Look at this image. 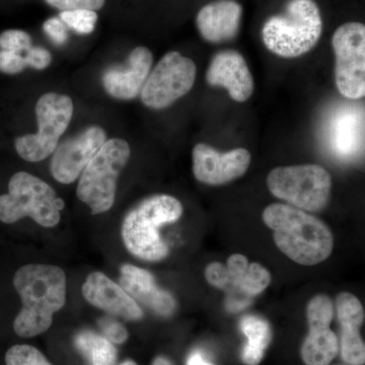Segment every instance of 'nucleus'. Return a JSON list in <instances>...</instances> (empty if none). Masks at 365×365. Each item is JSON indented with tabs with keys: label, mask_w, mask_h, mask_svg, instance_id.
Returning <instances> with one entry per match:
<instances>
[{
	"label": "nucleus",
	"mask_w": 365,
	"mask_h": 365,
	"mask_svg": "<svg viewBox=\"0 0 365 365\" xmlns=\"http://www.w3.org/2000/svg\"><path fill=\"white\" fill-rule=\"evenodd\" d=\"M26 66H31L37 71H43L51 64L52 55L42 47H31L26 51L25 57Z\"/></svg>",
	"instance_id": "nucleus-32"
},
{
	"label": "nucleus",
	"mask_w": 365,
	"mask_h": 365,
	"mask_svg": "<svg viewBox=\"0 0 365 365\" xmlns=\"http://www.w3.org/2000/svg\"><path fill=\"white\" fill-rule=\"evenodd\" d=\"M270 282L271 274L267 269L259 263H251L237 284L247 294L258 295L269 287Z\"/></svg>",
	"instance_id": "nucleus-23"
},
{
	"label": "nucleus",
	"mask_w": 365,
	"mask_h": 365,
	"mask_svg": "<svg viewBox=\"0 0 365 365\" xmlns=\"http://www.w3.org/2000/svg\"><path fill=\"white\" fill-rule=\"evenodd\" d=\"M151 365H173V364L170 361V359H167V357L158 356L155 357V360H153V364Z\"/></svg>",
	"instance_id": "nucleus-35"
},
{
	"label": "nucleus",
	"mask_w": 365,
	"mask_h": 365,
	"mask_svg": "<svg viewBox=\"0 0 365 365\" xmlns=\"http://www.w3.org/2000/svg\"><path fill=\"white\" fill-rule=\"evenodd\" d=\"M335 83L340 95L359 100L365 95V26L359 21L343 24L334 33Z\"/></svg>",
	"instance_id": "nucleus-9"
},
{
	"label": "nucleus",
	"mask_w": 365,
	"mask_h": 365,
	"mask_svg": "<svg viewBox=\"0 0 365 365\" xmlns=\"http://www.w3.org/2000/svg\"><path fill=\"white\" fill-rule=\"evenodd\" d=\"M262 217L273 230L277 248L295 263L314 266L332 254L334 237L330 228L306 211L274 203L264 209Z\"/></svg>",
	"instance_id": "nucleus-2"
},
{
	"label": "nucleus",
	"mask_w": 365,
	"mask_h": 365,
	"mask_svg": "<svg viewBox=\"0 0 365 365\" xmlns=\"http://www.w3.org/2000/svg\"><path fill=\"white\" fill-rule=\"evenodd\" d=\"M196 74L193 60L179 52L167 53L146 79L140 93L141 101L153 110L170 107L192 90Z\"/></svg>",
	"instance_id": "nucleus-10"
},
{
	"label": "nucleus",
	"mask_w": 365,
	"mask_h": 365,
	"mask_svg": "<svg viewBox=\"0 0 365 365\" xmlns=\"http://www.w3.org/2000/svg\"><path fill=\"white\" fill-rule=\"evenodd\" d=\"M241 329L248 338V342L242 350V362L247 365H258L272 340L270 325L260 317L247 316L242 319Z\"/></svg>",
	"instance_id": "nucleus-21"
},
{
	"label": "nucleus",
	"mask_w": 365,
	"mask_h": 365,
	"mask_svg": "<svg viewBox=\"0 0 365 365\" xmlns=\"http://www.w3.org/2000/svg\"><path fill=\"white\" fill-rule=\"evenodd\" d=\"M106 141L104 129L91 126L58 144L50 163L52 176L61 184H71L78 179Z\"/></svg>",
	"instance_id": "nucleus-12"
},
{
	"label": "nucleus",
	"mask_w": 365,
	"mask_h": 365,
	"mask_svg": "<svg viewBox=\"0 0 365 365\" xmlns=\"http://www.w3.org/2000/svg\"><path fill=\"white\" fill-rule=\"evenodd\" d=\"M25 57L19 53L0 50V71L6 74L21 73L26 68Z\"/></svg>",
	"instance_id": "nucleus-29"
},
{
	"label": "nucleus",
	"mask_w": 365,
	"mask_h": 365,
	"mask_svg": "<svg viewBox=\"0 0 365 365\" xmlns=\"http://www.w3.org/2000/svg\"><path fill=\"white\" fill-rule=\"evenodd\" d=\"M153 56L146 47L132 50L124 64L110 66L103 74L105 91L117 100H133L140 95L150 76Z\"/></svg>",
	"instance_id": "nucleus-15"
},
{
	"label": "nucleus",
	"mask_w": 365,
	"mask_h": 365,
	"mask_svg": "<svg viewBox=\"0 0 365 365\" xmlns=\"http://www.w3.org/2000/svg\"><path fill=\"white\" fill-rule=\"evenodd\" d=\"M322 33L323 19L314 0H288L283 13L264 24L262 40L278 57L297 58L318 44Z\"/></svg>",
	"instance_id": "nucleus-3"
},
{
	"label": "nucleus",
	"mask_w": 365,
	"mask_h": 365,
	"mask_svg": "<svg viewBox=\"0 0 365 365\" xmlns=\"http://www.w3.org/2000/svg\"><path fill=\"white\" fill-rule=\"evenodd\" d=\"M119 365H138L136 364L135 361H133V360H125L124 362H122V364H120Z\"/></svg>",
	"instance_id": "nucleus-36"
},
{
	"label": "nucleus",
	"mask_w": 365,
	"mask_h": 365,
	"mask_svg": "<svg viewBox=\"0 0 365 365\" xmlns=\"http://www.w3.org/2000/svg\"><path fill=\"white\" fill-rule=\"evenodd\" d=\"M32 47V39L28 33L21 30H7L0 35V48L14 53L28 51Z\"/></svg>",
	"instance_id": "nucleus-26"
},
{
	"label": "nucleus",
	"mask_w": 365,
	"mask_h": 365,
	"mask_svg": "<svg viewBox=\"0 0 365 365\" xmlns=\"http://www.w3.org/2000/svg\"><path fill=\"white\" fill-rule=\"evenodd\" d=\"M326 143L336 158L352 160L364 155V108L343 106L327 123Z\"/></svg>",
	"instance_id": "nucleus-14"
},
{
	"label": "nucleus",
	"mask_w": 365,
	"mask_h": 365,
	"mask_svg": "<svg viewBox=\"0 0 365 365\" xmlns=\"http://www.w3.org/2000/svg\"><path fill=\"white\" fill-rule=\"evenodd\" d=\"M249 267V261L244 255L234 254L228 258L227 260V272L230 275V280L239 283L242 276L246 274Z\"/></svg>",
	"instance_id": "nucleus-33"
},
{
	"label": "nucleus",
	"mask_w": 365,
	"mask_h": 365,
	"mask_svg": "<svg viewBox=\"0 0 365 365\" xmlns=\"http://www.w3.org/2000/svg\"><path fill=\"white\" fill-rule=\"evenodd\" d=\"M43 30L55 45H63L68 39L66 24L59 18H51L46 21Z\"/></svg>",
	"instance_id": "nucleus-30"
},
{
	"label": "nucleus",
	"mask_w": 365,
	"mask_h": 365,
	"mask_svg": "<svg viewBox=\"0 0 365 365\" xmlns=\"http://www.w3.org/2000/svg\"><path fill=\"white\" fill-rule=\"evenodd\" d=\"M73 102L68 96L48 93L38 100L36 116L38 132L18 137L16 153L23 160L39 163L54 153L73 116Z\"/></svg>",
	"instance_id": "nucleus-8"
},
{
	"label": "nucleus",
	"mask_w": 365,
	"mask_h": 365,
	"mask_svg": "<svg viewBox=\"0 0 365 365\" xmlns=\"http://www.w3.org/2000/svg\"><path fill=\"white\" fill-rule=\"evenodd\" d=\"M14 285L23 309L14 322V330L21 338H32L52 325L53 314L66 304V276L57 266L30 264L14 274Z\"/></svg>",
	"instance_id": "nucleus-1"
},
{
	"label": "nucleus",
	"mask_w": 365,
	"mask_h": 365,
	"mask_svg": "<svg viewBox=\"0 0 365 365\" xmlns=\"http://www.w3.org/2000/svg\"><path fill=\"white\" fill-rule=\"evenodd\" d=\"M187 365H213L210 362L206 361L204 359L202 353L199 351H194L190 354L188 360H187Z\"/></svg>",
	"instance_id": "nucleus-34"
},
{
	"label": "nucleus",
	"mask_w": 365,
	"mask_h": 365,
	"mask_svg": "<svg viewBox=\"0 0 365 365\" xmlns=\"http://www.w3.org/2000/svg\"><path fill=\"white\" fill-rule=\"evenodd\" d=\"M182 210L181 201L174 196L162 194L144 199L125 216L122 223L125 247L144 261L163 260L169 255V248L158 230L179 220Z\"/></svg>",
	"instance_id": "nucleus-4"
},
{
	"label": "nucleus",
	"mask_w": 365,
	"mask_h": 365,
	"mask_svg": "<svg viewBox=\"0 0 365 365\" xmlns=\"http://www.w3.org/2000/svg\"><path fill=\"white\" fill-rule=\"evenodd\" d=\"M205 278L211 287L223 288L230 282L227 269L220 262H212L205 269Z\"/></svg>",
	"instance_id": "nucleus-31"
},
{
	"label": "nucleus",
	"mask_w": 365,
	"mask_h": 365,
	"mask_svg": "<svg viewBox=\"0 0 365 365\" xmlns=\"http://www.w3.org/2000/svg\"><path fill=\"white\" fill-rule=\"evenodd\" d=\"M6 365H52L44 354L31 345H14L7 350Z\"/></svg>",
	"instance_id": "nucleus-25"
},
{
	"label": "nucleus",
	"mask_w": 365,
	"mask_h": 365,
	"mask_svg": "<svg viewBox=\"0 0 365 365\" xmlns=\"http://www.w3.org/2000/svg\"><path fill=\"white\" fill-rule=\"evenodd\" d=\"M334 304L326 294H318L307 306L309 334L302 343V359L306 365H329L337 356L339 343L331 330Z\"/></svg>",
	"instance_id": "nucleus-11"
},
{
	"label": "nucleus",
	"mask_w": 365,
	"mask_h": 365,
	"mask_svg": "<svg viewBox=\"0 0 365 365\" xmlns=\"http://www.w3.org/2000/svg\"><path fill=\"white\" fill-rule=\"evenodd\" d=\"M59 19L71 30L81 35H86L95 30L98 14L96 11H88V9H76V11H61Z\"/></svg>",
	"instance_id": "nucleus-24"
},
{
	"label": "nucleus",
	"mask_w": 365,
	"mask_h": 365,
	"mask_svg": "<svg viewBox=\"0 0 365 365\" xmlns=\"http://www.w3.org/2000/svg\"><path fill=\"white\" fill-rule=\"evenodd\" d=\"M120 284L136 302L153 313L169 317L176 309V300L167 290L158 287L153 274L133 265L121 267Z\"/></svg>",
	"instance_id": "nucleus-20"
},
{
	"label": "nucleus",
	"mask_w": 365,
	"mask_h": 365,
	"mask_svg": "<svg viewBox=\"0 0 365 365\" xmlns=\"http://www.w3.org/2000/svg\"><path fill=\"white\" fill-rule=\"evenodd\" d=\"M209 86H220L237 103L248 101L255 90L254 78L241 53L225 50L216 53L206 71Z\"/></svg>",
	"instance_id": "nucleus-16"
},
{
	"label": "nucleus",
	"mask_w": 365,
	"mask_h": 365,
	"mask_svg": "<svg viewBox=\"0 0 365 365\" xmlns=\"http://www.w3.org/2000/svg\"><path fill=\"white\" fill-rule=\"evenodd\" d=\"M336 312L341 326L343 360L351 365L364 364L365 345L359 332L365 317L361 302L350 292H341L336 299Z\"/></svg>",
	"instance_id": "nucleus-19"
},
{
	"label": "nucleus",
	"mask_w": 365,
	"mask_h": 365,
	"mask_svg": "<svg viewBox=\"0 0 365 365\" xmlns=\"http://www.w3.org/2000/svg\"><path fill=\"white\" fill-rule=\"evenodd\" d=\"M85 299L98 309L115 317L137 321L143 317V312L130 295L102 272H93L83 285Z\"/></svg>",
	"instance_id": "nucleus-17"
},
{
	"label": "nucleus",
	"mask_w": 365,
	"mask_h": 365,
	"mask_svg": "<svg viewBox=\"0 0 365 365\" xmlns=\"http://www.w3.org/2000/svg\"><path fill=\"white\" fill-rule=\"evenodd\" d=\"M63 207L64 201L47 182L19 172L9 180V193L0 196V222L9 225L29 216L42 227H53Z\"/></svg>",
	"instance_id": "nucleus-6"
},
{
	"label": "nucleus",
	"mask_w": 365,
	"mask_h": 365,
	"mask_svg": "<svg viewBox=\"0 0 365 365\" xmlns=\"http://www.w3.org/2000/svg\"><path fill=\"white\" fill-rule=\"evenodd\" d=\"M130 155V146L123 139H109L81 173L76 195L91 215L104 213L114 205L118 178Z\"/></svg>",
	"instance_id": "nucleus-5"
},
{
	"label": "nucleus",
	"mask_w": 365,
	"mask_h": 365,
	"mask_svg": "<svg viewBox=\"0 0 365 365\" xmlns=\"http://www.w3.org/2000/svg\"><path fill=\"white\" fill-rule=\"evenodd\" d=\"M192 158L197 181L211 186L227 184L244 176L252 160L246 148L220 153L206 143L196 144Z\"/></svg>",
	"instance_id": "nucleus-13"
},
{
	"label": "nucleus",
	"mask_w": 365,
	"mask_h": 365,
	"mask_svg": "<svg viewBox=\"0 0 365 365\" xmlns=\"http://www.w3.org/2000/svg\"><path fill=\"white\" fill-rule=\"evenodd\" d=\"M242 14V7L235 0H215L197 14V29L209 43L228 42L239 35Z\"/></svg>",
	"instance_id": "nucleus-18"
},
{
	"label": "nucleus",
	"mask_w": 365,
	"mask_h": 365,
	"mask_svg": "<svg viewBox=\"0 0 365 365\" xmlns=\"http://www.w3.org/2000/svg\"><path fill=\"white\" fill-rule=\"evenodd\" d=\"M74 344L91 365H115L116 362V348L104 336L83 331L76 335Z\"/></svg>",
	"instance_id": "nucleus-22"
},
{
	"label": "nucleus",
	"mask_w": 365,
	"mask_h": 365,
	"mask_svg": "<svg viewBox=\"0 0 365 365\" xmlns=\"http://www.w3.org/2000/svg\"><path fill=\"white\" fill-rule=\"evenodd\" d=\"M269 191L288 205L300 210L319 212L328 205L332 178L319 165L275 168L267 177Z\"/></svg>",
	"instance_id": "nucleus-7"
},
{
	"label": "nucleus",
	"mask_w": 365,
	"mask_h": 365,
	"mask_svg": "<svg viewBox=\"0 0 365 365\" xmlns=\"http://www.w3.org/2000/svg\"><path fill=\"white\" fill-rule=\"evenodd\" d=\"M98 327L110 342L123 344L128 339V331L120 322L113 318H103L98 321Z\"/></svg>",
	"instance_id": "nucleus-27"
},
{
	"label": "nucleus",
	"mask_w": 365,
	"mask_h": 365,
	"mask_svg": "<svg viewBox=\"0 0 365 365\" xmlns=\"http://www.w3.org/2000/svg\"><path fill=\"white\" fill-rule=\"evenodd\" d=\"M49 6L61 11L88 9L98 11L104 6L106 0H45Z\"/></svg>",
	"instance_id": "nucleus-28"
}]
</instances>
